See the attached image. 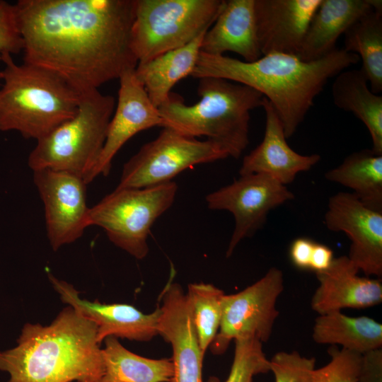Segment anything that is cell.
I'll return each instance as SVG.
<instances>
[{
    "label": "cell",
    "instance_id": "obj_9",
    "mask_svg": "<svg viewBox=\"0 0 382 382\" xmlns=\"http://www.w3.org/2000/svg\"><path fill=\"white\" fill-rule=\"evenodd\" d=\"M227 157L213 141L163 127L156 139L144 144L124 164L116 188H144L166 183L194 166Z\"/></svg>",
    "mask_w": 382,
    "mask_h": 382
},
{
    "label": "cell",
    "instance_id": "obj_36",
    "mask_svg": "<svg viewBox=\"0 0 382 382\" xmlns=\"http://www.w3.org/2000/svg\"><path fill=\"white\" fill-rule=\"evenodd\" d=\"M1 81H2V71L0 70V86L1 84Z\"/></svg>",
    "mask_w": 382,
    "mask_h": 382
},
{
    "label": "cell",
    "instance_id": "obj_1",
    "mask_svg": "<svg viewBox=\"0 0 382 382\" xmlns=\"http://www.w3.org/2000/svg\"><path fill=\"white\" fill-rule=\"evenodd\" d=\"M23 62L48 70L80 94L138 61L131 47L135 0H19Z\"/></svg>",
    "mask_w": 382,
    "mask_h": 382
},
{
    "label": "cell",
    "instance_id": "obj_17",
    "mask_svg": "<svg viewBox=\"0 0 382 382\" xmlns=\"http://www.w3.org/2000/svg\"><path fill=\"white\" fill-rule=\"evenodd\" d=\"M322 0H255L257 36L262 55L298 56Z\"/></svg>",
    "mask_w": 382,
    "mask_h": 382
},
{
    "label": "cell",
    "instance_id": "obj_24",
    "mask_svg": "<svg viewBox=\"0 0 382 382\" xmlns=\"http://www.w3.org/2000/svg\"><path fill=\"white\" fill-rule=\"evenodd\" d=\"M312 337L318 344L339 345L363 354L381 348L382 325L365 316L350 317L334 311L316 318Z\"/></svg>",
    "mask_w": 382,
    "mask_h": 382
},
{
    "label": "cell",
    "instance_id": "obj_26",
    "mask_svg": "<svg viewBox=\"0 0 382 382\" xmlns=\"http://www.w3.org/2000/svg\"><path fill=\"white\" fill-rule=\"evenodd\" d=\"M325 178L352 189L363 204L382 212V155L371 149L354 152L328 171Z\"/></svg>",
    "mask_w": 382,
    "mask_h": 382
},
{
    "label": "cell",
    "instance_id": "obj_23",
    "mask_svg": "<svg viewBox=\"0 0 382 382\" xmlns=\"http://www.w3.org/2000/svg\"><path fill=\"white\" fill-rule=\"evenodd\" d=\"M366 75L360 69H345L332 85L335 105L352 112L366 127L371 137V150L382 155V96L368 86Z\"/></svg>",
    "mask_w": 382,
    "mask_h": 382
},
{
    "label": "cell",
    "instance_id": "obj_28",
    "mask_svg": "<svg viewBox=\"0 0 382 382\" xmlns=\"http://www.w3.org/2000/svg\"><path fill=\"white\" fill-rule=\"evenodd\" d=\"M186 294L199 347L204 354L219 331L225 294L213 284L200 282L190 284Z\"/></svg>",
    "mask_w": 382,
    "mask_h": 382
},
{
    "label": "cell",
    "instance_id": "obj_4",
    "mask_svg": "<svg viewBox=\"0 0 382 382\" xmlns=\"http://www.w3.org/2000/svg\"><path fill=\"white\" fill-rule=\"evenodd\" d=\"M197 93L199 100L189 105L171 92L158 108L162 127L205 137L228 156L238 158L249 144L250 112L262 106L264 96L249 86L216 77L199 79Z\"/></svg>",
    "mask_w": 382,
    "mask_h": 382
},
{
    "label": "cell",
    "instance_id": "obj_19",
    "mask_svg": "<svg viewBox=\"0 0 382 382\" xmlns=\"http://www.w3.org/2000/svg\"><path fill=\"white\" fill-rule=\"evenodd\" d=\"M359 269L347 255L334 257L325 270L316 272L319 286L311 302L319 315L342 308H364L382 301L381 279L360 277Z\"/></svg>",
    "mask_w": 382,
    "mask_h": 382
},
{
    "label": "cell",
    "instance_id": "obj_25",
    "mask_svg": "<svg viewBox=\"0 0 382 382\" xmlns=\"http://www.w3.org/2000/svg\"><path fill=\"white\" fill-rule=\"evenodd\" d=\"M103 341L104 372L99 382H173L172 359H153L136 354L114 336Z\"/></svg>",
    "mask_w": 382,
    "mask_h": 382
},
{
    "label": "cell",
    "instance_id": "obj_20",
    "mask_svg": "<svg viewBox=\"0 0 382 382\" xmlns=\"http://www.w3.org/2000/svg\"><path fill=\"white\" fill-rule=\"evenodd\" d=\"M200 51L211 55L233 52L245 62L262 56L257 36L255 0H228L204 33Z\"/></svg>",
    "mask_w": 382,
    "mask_h": 382
},
{
    "label": "cell",
    "instance_id": "obj_32",
    "mask_svg": "<svg viewBox=\"0 0 382 382\" xmlns=\"http://www.w3.org/2000/svg\"><path fill=\"white\" fill-rule=\"evenodd\" d=\"M23 48L15 5L0 0V61L4 55L18 54Z\"/></svg>",
    "mask_w": 382,
    "mask_h": 382
},
{
    "label": "cell",
    "instance_id": "obj_22",
    "mask_svg": "<svg viewBox=\"0 0 382 382\" xmlns=\"http://www.w3.org/2000/svg\"><path fill=\"white\" fill-rule=\"evenodd\" d=\"M204 33L185 46L137 64L134 69L136 76L157 108L166 100L172 88L178 82L191 76Z\"/></svg>",
    "mask_w": 382,
    "mask_h": 382
},
{
    "label": "cell",
    "instance_id": "obj_15",
    "mask_svg": "<svg viewBox=\"0 0 382 382\" xmlns=\"http://www.w3.org/2000/svg\"><path fill=\"white\" fill-rule=\"evenodd\" d=\"M158 335L173 349V382H203L202 352L187 294L176 282L167 283L160 294Z\"/></svg>",
    "mask_w": 382,
    "mask_h": 382
},
{
    "label": "cell",
    "instance_id": "obj_34",
    "mask_svg": "<svg viewBox=\"0 0 382 382\" xmlns=\"http://www.w3.org/2000/svg\"><path fill=\"white\" fill-rule=\"evenodd\" d=\"M316 242L307 238H298L291 244L289 256L293 265L301 270H310Z\"/></svg>",
    "mask_w": 382,
    "mask_h": 382
},
{
    "label": "cell",
    "instance_id": "obj_18",
    "mask_svg": "<svg viewBox=\"0 0 382 382\" xmlns=\"http://www.w3.org/2000/svg\"><path fill=\"white\" fill-rule=\"evenodd\" d=\"M265 113V129L262 142L243 159L240 175L261 173L281 184L292 183L298 173L310 170L319 162V154L301 155L286 142L281 120L272 105L265 98L262 106Z\"/></svg>",
    "mask_w": 382,
    "mask_h": 382
},
{
    "label": "cell",
    "instance_id": "obj_5",
    "mask_svg": "<svg viewBox=\"0 0 382 382\" xmlns=\"http://www.w3.org/2000/svg\"><path fill=\"white\" fill-rule=\"evenodd\" d=\"M0 86V131H16L24 138L45 137L76 112L81 94L54 73L11 54Z\"/></svg>",
    "mask_w": 382,
    "mask_h": 382
},
{
    "label": "cell",
    "instance_id": "obj_13",
    "mask_svg": "<svg viewBox=\"0 0 382 382\" xmlns=\"http://www.w3.org/2000/svg\"><path fill=\"white\" fill-rule=\"evenodd\" d=\"M324 221L330 231L347 235V257L359 270L381 279L382 212L368 208L352 193L338 192L329 198Z\"/></svg>",
    "mask_w": 382,
    "mask_h": 382
},
{
    "label": "cell",
    "instance_id": "obj_29",
    "mask_svg": "<svg viewBox=\"0 0 382 382\" xmlns=\"http://www.w3.org/2000/svg\"><path fill=\"white\" fill-rule=\"evenodd\" d=\"M233 363L224 382H253L255 376L270 371V360L262 350V342L254 337H242L234 340ZM207 382H220L214 376Z\"/></svg>",
    "mask_w": 382,
    "mask_h": 382
},
{
    "label": "cell",
    "instance_id": "obj_3",
    "mask_svg": "<svg viewBox=\"0 0 382 382\" xmlns=\"http://www.w3.org/2000/svg\"><path fill=\"white\" fill-rule=\"evenodd\" d=\"M16 342L0 350L7 382H99L103 376L97 326L70 306L48 325L25 323Z\"/></svg>",
    "mask_w": 382,
    "mask_h": 382
},
{
    "label": "cell",
    "instance_id": "obj_33",
    "mask_svg": "<svg viewBox=\"0 0 382 382\" xmlns=\"http://www.w3.org/2000/svg\"><path fill=\"white\" fill-rule=\"evenodd\" d=\"M357 382H382L381 348L362 354Z\"/></svg>",
    "mask_w": 382,
    "mask_h": 382
},
{
    "label": "cell",
    "instance_id": "obj_10",
    "mask_svg": "<svg viewBox=\"0 0 382 382\" xmlns=\"http://www.w3.org/2000/svg\"><path fill=\"white\" fill-rule=\"evenodd\" d=\"M283 290V272L272 267L241 291L224 294L219 329L209 346L212 352L216 355L224 353L231 340L242 337L267 342L279 316L276 303Z\"/></svg>",
    "mask_w": 382,
    "mask_h": 382
},
{
    "label": "cell",
    "instance_id": "obj_12",
    "mask_svg": "<svg viewBox=\"0 0 382 382\" xmlns=\"http://www.w3.org/2000/svg\"><path fill=\"white\" fill-rule=\"evenodd\" d=\"M33 181L44 204L52 250L81 238L89 226L85 181L74 174L51 169L33 171Z\"/></svg>",
    "mask_w": 382,
    "mask_h": 382
},
{
    "label": "cell",
    "instance_id": "obj_35",
    "mask_svg": "<svg viewBox=\"0 0 382 382\" xmlns=\"http://www.w3.org/2000/svg\"><path fill=\"white\" fill-rule=\"evenodd\" d=\"M334 259L332 250L323 244L316 243L314 245L310 270L318 272L327 270Z\"/></svg>",
    "mask_w": 382,
    "mask_h": 382
},
{
    "label": "cell",
    "instance_id": "obj_31",
    "mask_svg": "<svg viewBox=\"0 0 382 382\" xmlns=\"http://www.w3.org/2000/svg\"><path fill=\"white\" fill-rule=\"evenodd\" d=\"M315 364L314 357H303L295 350L279 352L270 360L275 382H311Z\"/></svg>",
    "mask_w": 382,
    "mask_h": 382
},
{
    "label": "cell",
    "instance_id": "obj_8",
    "mask_svg": "<svg viewBox=\"0 0 382 382\" xmlns=\"http://www.w3.org/2000/svg\"><path fill=\"white\" fill-rule=\"evenodd\" d=\"M174 181L144 188H115L89 208L88 223L137 260L149 253L148 237L154 222L173 204Z\"/></svg>",
    "mask_w": 382,
    "mask_h": 382
},
{
    "label": "cell",
    "instance_id": "obj_2",
    "mask_svg": "<svg viewBox=\"0 0 382 382\" xmlns=\"http://www.w3.org/2000/svg\"><path fill=\"white\" fill-rule=\"evenodd\" d=\"M359 60L357 54L343 48L311 62L282 53L245 62L200 51L191 76L224 79L256 90L274 107L288 139L303 122L328 81Z\"/></svg>",
    "mask_w": 382,
    "mask_h": 382
},
{
    "label": "cell",
    "instance_id": "obj_21",
    "mask_svg": "<svg viewBox=\"0 0 382 382\" xmlns=\"http://www.w3.org/2000/svg\"><path fill=\"white\" fill-rule=\"evenodd\" d=\"M381 6V0H322L309 23L298 57L311 62L326 56L337 48V39L354 22Z\"/></svg>",
    "mask_w": 382,
    "mask_h": 382
},
{
    "label": "cell",
    "instance_id": "obj_11",
    "mask_svg": "<svg viewBox=\"0 0 382 382\" xmlns=\"http://www.w3.org/2000/svg\"><path fill=\"white\" fill-rule=\"evenodd\" d=\"M294 198L286 185L261 173L241 175L231 184L207 195L209 209L226 210L234 216L235 226L226 257L232 255L241 241L262 228L272 209Z\"/></svg>",
    "mask_w": 382,
    "mask_h": 382
},
{
    "label": "cell",
    "instance_id": "obj_7",
    "mask_svg": "<svg viewBox=\"0 0 382 382\" xmlns=\"http://www.w3.org/2000/svg\"><path fill=\"white\" fill-rule=\"evenodd\" d=\"M224 0H135L131 47L138 63L191 42L204 33Z\"/></svg>",
    "mask_w": 382,
    "mask_h": 382
},
{
    "label": "cell",
    "instance_id": "obj_6",
    "mask_svg": "<svg viewBox=\"0 0 382 382\" xmlns=\"http://www.w3.org/2000/svg\"><path fill=\"white\" fill-rule=\"evenodd\" d=\"M115 108V98L98 89L81 93L76 114L37 141L28 156L30 169L70 173L88 185L105 144Z\"/></svg>",
    "mask_w": 382,
    "mask_h": 382
},
{
    "label": "cell",
    "instance_id": "obj_27",
    "mask_svg": "<svg viewBox=\"0 0 382 382\" xmlns=\"http://www.w3.org/2000/svg\"><path fill=\"white\" fill-rule=\"evenodd\" d=\"M344 50L358 55L371 91H382V6L354 22L344 33Z\"/></svg>",
    "mask_w": 382,
    "mask_h": 382
},
{
    "label": "cell",
    "instance_id": "obj_16",
    "mask_svg": "<svg viewBox=\"0 0 382 382\" xmlns=\"http://www.w3.org/2000/svg\"><path fill=\"white\" fill-rule=\"evenodd\" d=\"M47 277L64 303L96 323L100 345L109 336L146 342L158 335L159 306L154 312L146 314L130 304L90 301L80 298L79 292L72 284L50 272H47Z\"/></svg>",
    "mask_w": 382,
    "mask_h": 382
},
{
    "label": "cell",
    "instance_id": "obj_30",
    "mask_svg": "<svg viewBox=\"0 0 382 382\" xmlns=\"http://www.w3.org/2000/svg\"><path fill=\"white\" fill-rule=\"evenodd\" d=\"M330 361L314 369L311 382H357L362 354L331 345L328 349Z\"/></svg>",
    "mask_w": 382,
    "mask_h": 382
},
{
    "label": "cell",
    "instance_id": "obj_14",
    "mask_svg": "<svg viewBox=\"0 0 382 382\" xmlns=\"http://www.w3.org/2000/svg\"><path fill=\"white\" fill-rule=\"evenodd\" d=\"M134 69L126 71L119 79L115 112L108 127L102 151L91 173L89 183L98 175L109 174L115 156L133 136L156 126L162 127L158 109L151 103L137 79Z\"/></svg>",
    "mask_w": 382,
    "mask_h": 382
}]
</instances>
